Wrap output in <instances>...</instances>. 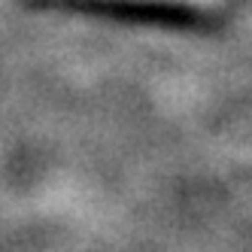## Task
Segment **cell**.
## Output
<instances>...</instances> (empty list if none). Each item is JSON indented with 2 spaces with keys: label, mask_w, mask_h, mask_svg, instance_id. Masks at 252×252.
I'll return each mask as SVG.
<instances>
[{
  "label": "cell",
  "mask_w": 252,
  "mask_h": 252,
  "mask_svg": "<svg viewBox=\"0 0 252 252\" xmlns=\"http://www.w3.org/2000/svg\"><path fill=\"white\" fill-rule=\"evenodd\" d=\"M28 9L82 12L113 22L164 25V28H213L228 22L243 0H12Z\"/></svg>",
  "instance_id": "1"
}]
</instances>
